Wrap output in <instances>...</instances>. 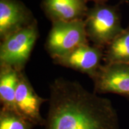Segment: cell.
Wrapping results in <instances>:
<instances>
[{"label":"cell","mask_w":129,"mask_h":129,"mask_svg":"<svg viewBox=\"0 0 129 129\" xmlns=\"http://www.w3.org/2000/svg\"><path fill=\"white\" fill-rule=\"evenodd\" d=\"M105 48L88 44L81 45L65 55L53 59L55 63L87 75L92 79L104 60Z\"/></svg>","instance_id":"6"},{"label":"cell","mask_w":129,"mask_h":129,"mask_svg":"<svg viewBox=\"0 0 129 129\" xmlns=\"http://www.w3.org/2000/svg\"><path fill=\"white\" fill-rule=\"evenodd\" d=\"M91 80L96 94L113 93L129 99V63H105Z\"/></svg>","instance_id":"5"},{"label":"cell","mask_w":129,"mask_h":129,"mask_svg":"<svg viewBox=\"0 0 129 129\" xmlns=\"http://www.w3.org/2000/svg\"><path fill=\"white\" fill-rule=\"evenodd\" d=\"M48 101L37 94L23 71H19L15 102L19 114L35 126H43L45 118L40 111L42 105Z\"/></svg>","instance_id":"7"},{"label":"cell","mask_w":129,"mask_h":129,"mask_svg":"<svg viewBox=\"0 0 129 129\" xmlns=\"http://www.w3.org/2000/svg\"><path fill=\"white\" fill-rule=\"evenodd\" d=\"M18 71L9 66L0 65V102L2 107L17 111L15 98L18 83ZM18 112V111H17Z\"/></svg>","instance_id":"10"},{"label":"cell","mask_w":129,"mask_h":129,"mask_svg":"<svg viewBox=\"0 0 129 129\" xmlns=\"http://www.w3.org/2000/svg\"><path fill=\"white\" fill-rule=\"evenodd\" d=\"M35 127L16 111L1 108L0 129H33Z\"/></svg>","instance_id":"12"},{"label":"cell","mask_w":129,"mask_h":129,"mask_svg":"<svg viewBox=\"0 0 129 129\" xmlns=\"http://www.w3.org/2000/svg\"><path fill=\"white\" fill-rule=\"evenodd\" d=\"M89 43L84 20L52 22L45 47L53 59Z\"/></svg>","instance_id":"3"},{"label":"cell","mask_w":129,"mask_h":129,"mask_svg":"<svg viewBox=\"0 0 129 129\" xmlns=\"http://www.w3.org/2000/svg\"><path fill=\"white\" fill-rule=\"evenodd\" d=\"M84 20L88 40L104 48L124 29L117 6L95 4Z\"/></svg>","instance_id":"2"},{"label":"cell","mask_w":129,"mask_h":129,"mask_svg":"<svg viewBox=\"0 0 129 129\" xmlns=\"http://www.w3.org/2000/svg\"><path fill=\"white\" fill-rule=\"evenodd\" d=\"M85 0H43L41 7L51 22L84 20L88 8Z\"/></svg>","instance_id":"9"},{"label":"cell","mask_w":129,"mask_h":129,"mask_svg":"<svg viewBox=\"0 0 129 129\" xmlns=\"http://www.w3.org/2000/svg\"><path fill=\"white\" fill-rule=\"evenodd\" d=\"M38 38L37 22L1 40L0 65L23 71Z\"/></svg>","instance_id":"4"},{"label":"cell","mask_w":129,"mask_h":129,"mask_svg":"<svg viewBox=\"0 0 129 129\" xmlns=\"http://www.w3.org/2000/svg\"><path fill=\"white\" fill-rule=\"evenodd\" d=\"M105 63H129V25L104 50Z\"/></svg>","instance_id":"11"},{"label":"cell","mask_w":129,"mask_h":129,"mask_svg":"<svg viewBox=\"0 0 129 129\" xmlns=\"http://www.w3.org/2000/svg\"><path fill=\"white\" fill-rule=\"evenodd\" d=\"M48 102L43 129H120L118 115L110 100L75 81H53Z\"/></svg>","instance_id":"1"},{"label":"cell","mask_w":129,"mask_h":129,"mask_svg":"<svg viewBox=\"0 0 129 129\" xmlns=\"http://www.w3.org/2000/svg\"><path fill=\"white\" fill-rule=\"evenodd\" d=\"M87 2L88 1H93L95 4H105L108 0H85Z\"/></svg>","instance_id":"13"},{"label":"cell","mask_w":129,"mask_h":129,"mask_svg":"<svg viewBox=\"0 0 129 129\" xmlns=\"http://www.w3.org/2000/svg\"><path fill=\"white\" fill-rule=\"evenodd\" d=\"M36 22L31 12L22 2L0 0L1 40Z\"/></svg>","instance_id":"8"}]
</instances>
